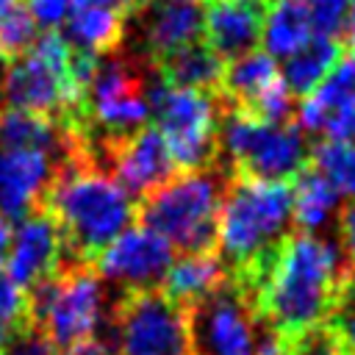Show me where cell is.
Here are the masks:
<instances>
[{
  "instance_id": "6da1fadb",
  "label": "cell",
  "mask_w": 355,
  "mask_h": 355,
  "mask_svg": "<svg viewBox=\"0 0 355 355\" xmlns=\"http://www.w3.org/2000/svg\"><path fill=\"white\" fill-rule=\"evenodd\" d=\"M347 275L349 263L336 241L316 233L286 236L252 297V311L286 338H294L327 319Z\"/></svg>"
},
{
  "instance_id": "7a4b0ae2",
  "label": "cell",
  "mask_w": 355,
  "mask_h": 355,
  "mask_svg": "<svg viewBox=\"0 0 355 355\" xmlns=\"http://www.w3.org/2000/svg\"><path fill=\"white\" fill-rule=\"evenodd\" d=\"M42 211L61 233L64 266L94 263V258L136 219V202L103 166H97L89 147L55 166Z\"/></svg>"
},
{
  "instance_id": "3957f363",
  "label": "cell",
  "mask_w": 355,
  "mask_h": 355,
  "mask_svg": "<svg viewBox=\"0 0 355 355\" xmlns=\"http://www.w3.org/2000/svg\"><path fill=\"white\" fill-rule=\"evenodd\" d=\"M291 183L230 178L216 227V255L227 275L275 252L291 227Z\"/></svg>"
},
{
  "instance_id": "277c9868",
  "label": "cell",
  "mask_w": 355,
  "mask_h": 355,
  "mask_svg": "<svg viewBox=\"0 0 355 355\" xmlns=\"http://www.w3.org/2000/svg\"><path fill=\"white\" fill-rule=\"evenodd\" d=\"M227 180L230 175L219 164L180 172L136 202V219L164 236L178 252H214Z\"/></svg>"
},
{
  "instance_id": "5b68a950",
  "label": "cell",
  "mask_w": 355,
  "mask_h": 355,
  "mask_svg": "<svg viewBox=\"0 0 355 355\" xmlns=\"http://www.w3.org/2000/svg\"><path fill=\"white\" fill-rule=\"evenodd\" d=\"M144 100L155 128L166 139L178 172H200L219 164V122L225 105L216 92L178 89L166 83L158 64L150 58Z\"/></svg>"
},
{
  "instance_id": "8992f818",
  "label": "cell",
  "mask_w": 355,
  "mask_h": 355,
  "mask_svg": "<svg viewBox=\"0 0 355 355\" xmlns=\"http://www.w3.org/2000/svg\"><path fill=\"white\" fill-rule=\"evenodd\" d=\"M308 144L291 122H263L225 108L219 122V166L230 178L288 180L308 166Z\"/></svg>"
},
{
  "instance_id": "52a82bcc",
  "label": "cell",
  "mask_w": 355,
  "mask_h": 355,
  "mask_svg": "<svg viewBox=\"0 0 355 355\" xmlns=\"http://www.w3.org/2000/svg\"><path fill=\"white\" fill-rule=\"evenodd\" d=\"M111 355H194L189 308L161 288L122 291L108 316Z\"/></svg>"
},
{
  "instance_id": "ba28073f",
  "label": "cell",
  "mask_w": 355,
  "mask_h": 355,
  "mask_svg": "<svg viewBox=\"0 0 355 355\" xmlns=\"http://www.w3.org/2000/svg\"><path fill=\"white\" fill-rule=\"evenodd\" d=\"M28 322L58 349L92 338L100 324L103 283L92 263H72L25 288Z\"/></svg>"
},
{
  "instance_id": "9c48e42d",
  "label": "cell",
  "mask_w": 355,
  "mask_h": 355,
  "mask_svg": "<svg viewBox=\"0 0 355 355\" xmlns=\"http://www.w3.org/2000/svg\"><path fill=\"white\" fill-rule=\"evenodd\" d=\"M89 150L97 166H103L133 202L180 175L169 155L166 139L155 125H144L119 139H89Z\"/></svg>"
},
{
  "instance_id": "30bf717a",
  "label": "cell",
  "mask_w": 355,
  "mask_h": 355,
  "mask_svg": "<svg viewBox=\"0 0 355 355\" xmlns=\"http://www.w3.org/2000/svg\"><path fill=\"white\" fill-rule=\"evenodd\" d=\"M189 324L194 355H250L255 311L230 275L216 291L189 305Z\"/></svg>"
},
{
  "instance_id": "8fae6325",
  "label": "cell",
  "mask_w": 355,
  "mask_h": 355,
  "mask_svg": "<svg viewBox=\"0 0 355 355\" xmlns=\"http://www.w3.org/2000/svg\"><path fill=\"white\" fill-rule=\"evenodd\" d=\"M175 261V247L150 227H128L119 233L97 258L94 272L105 280L130 288H158L169 263Z\"/></svg>"
},
{
  "instance_id": "7c38bea8",
  "label": "cell",
  "mask_w": 355,
  "mask_h": 355,
  "mask_svg": "<svg viewBox=\"0 0 355 355\" xmlns=\"http://www.w3.org/2000/svg\"><path fill=\"white\" fill-rule=\"evenodd\" d=\"M3 269L8 280L22 291L64 269L61 233L42 208L17 222V230H11V244Z\"/></svg>"
},
{
  "instance_id": "4fadbf2b",
  "label": "cell",
  "mask_w": 355,
  "mask_h": 355,
  "mask_svg": "<svg viewBox=\"0 0 355 355\" xmlns=\"http://www.w3.org/2000/svg\"><path fill=\"white\" fill-rule=\"evenodd\" d=\"M55 175L53 158L39 150H0V216L11 225L42 208Z\"/></svg>"
},
{
  "instance_id": "5bb4252c",
  "label": "cell",
  "mask_w": 355,
  "mask_h": 355,
  "mask_svg": "<svg viewBox=\"0 0 355 355\" xmlns=\"http://www.w3.org/2000/svg\"><path fill=\"white\" fill-rule=\"evenodd\" d=\"M202 39L219 58H236L261 42L266 0H202Z\"/></svg>"
},
{
  "instance_id": "9a60e30c",
  "label": "cell",
  "mask_w": 355,
  "mask_h": 355,
  "mask_svg": "<svg viewBox=\"0 0 355 355\" xmlns=\"http://www.w3.org/2000/svg\"><path fill=\"white\" fill-rule=\"evenodd\" d=\"M133 14L150 58L202 39V0H144Z\"/></svg>"
},
{
  "instance_id": "2e32d148",
  "label": "cell",
  "mask_w": 355,
  "mask_h": 355,
  "mask_svg": "<svg viewBox=\"0 0 355 355\" xmlns=\"http://www.w3.org/2000/svg\"><path fill=\"white\" fill-rule=\"evenodd\" d=\"M280 78V69L275 64V58L263 50H250L244 55L230 58V64H225L222 78H219V100L225 108H236V111H250L252 103Z\"/></svg>"
},
{
  "instance_id": "e0dca14e",
  "label": "cell",
  "mask_w": 355,
  "mask_h": 355,
  "mask_svg": "<svg viewBox=\"0 0 355 355\" xmlns=\"http://www.w3.org/2000/svg\"><path fill=\"white\" fill-rule=\"evenodd\" d=\"M225 280H227V269L222 258L216 255V250L214 252H180L169 263L158 288L175 302L189 308L200 302L202 297H208L211 291H216Z\"/></svg>"
},
{
  "instance_id": "ac0fdd59",
  "label": "cell",
  "mask_w": 355,
  "mask_h": 355,
  "mask_svg": "<svg viewBox=\"0 0 355 355\" xmlns=\"http://www.w3.org/2000/svg\"><path fill=\"white\" fill-rule=\"evenodd\" d=\"M72 50L92 53V55H105L122 47L125 39V17L100 6L80 3L72 8L67 22L58 31Z\"/></svg>"
},
{
  "instance_id": "d6986e66",
  "label": "cell",
  "mask_w": 355,
  "mask_h": 355,
  "mask_svg": "<svg viewBox=\"0 0 355 355\" xmlns=\"http://www.w3.org/2000/svg\"><path fill=\"white\" fill-rule=\"evenodd\" d=\"M166 78V83L178 89H202V92H216L219 78L225 69V58H219L205 39H197L191 44H183L161 58H153Z\"/></svg>"
},
{
  "instance_id": "ffe728a7",
  "label": "cell",
  "mask_w": 355,
  "mask_h": 355,
  "mask_svg": "<svg viewBox=\"0 0 355 355\" xmlns=\"http://www.w3.org/2000/svg\"><path fill=\"white\" fill-rule=\"evenodd\" d=\"M341 42L336 36H322V33H313L300 50H294L291 55L283 58V69H280V78L286 83V89L291 94H311L322 80L324 75L336 67V61L341 58Z\"/></svg>"
},
{
  "instance_id": "44dd1931",
  "label": "cell",
  "mask_w": 355,
  "mask_h": 355,
  "mask_svg": "<svg viewBox=\"0 0 355 355\" xmlns=\"http://www.w3.org/2000/svg\"><path fill=\"white\" fill-rule=\"evenodd\" d=\"M313 36L311 14L305 0H269L261 28L263 53L272 58H286L300 50Z\"/></svg>"
},
{
  "instance_id": "7402d4cb",
  "label": "cell",
  "mask_w": 355,
  "mask_h": 355,
  "mask_svg": "<svg viewBox=\"0 0 355 355\" xmlns=\"http://www.w3.org/2000/svg\"><path fill=\"white\" fill-rule=\"evenodd\" d=\"M338 208V191L313 169L305 166L291 183V219L297 233H319Z\"/></svg>"
},
{
  "instance_id": "603a6c76",
  "label": "cell",
  "mask_w": 355,
  "mask_h": 355,
  "mask_svg": "<svg viewBox=\"0 0 355 355\" xmlns=\"http://www.w3.org/2000/svg\"><path fill=\"white\" fill-rule=\"evenodd\" d=\"M311 166L338 191L355 200V141L324 139L311 150Z\"/></svg>"
},
{
  "instance_id": "cb8c5ba5",
  "label": "cell",
  "mask_w": 355,
  "mask_h": 355,
  "mask_svg": "<svg viewBox=\"0 0 355 355\" xmlns=\"http://www.w3.org/2000/svg\"><path fill=\"white\" fill-rule=\"evenodd\" d=\"M39 36L25 0H0V53L11 61L22 55Z\"/></svg>"
},
{
  "instance_id": "d4e9b609",
  "label": "cell",
  "mask_w": 355,
  "mask_h": 355,
  "mask_svg": "<svg viewBox=\"0 0 355 355\" xmlns=\"http://www.w3.org/2000/svg\"><path fill=\"white\" fill-rule=\"evenodd\" d=\"M322 324L330 330L341 352L355 355V275H347Z\"/></svg>"
},
{
  "instance_id": "484cf974",
  "label": "cell",
  "mask_w": 355,
  "mask_h": 355,
  "mask_svg": "<svg viewBox=\"0 0 355 355\" xmlns=\"http://www.w3.org/2000/svg\"><path fill=\"white\" fill-rule=\"evenodd\" d=\"M308 3V14H311V25L313 33L322 36H336L344 31L347 25V14H349V0H305Z\"/></svg>"
},
{
  "instance_id": "4316f807",
  "label": "cell",
  "mask_w": 355,
  "mask_h": 355,
  "mask_svg": "<svg viewBox=\"0 0 355 355\" xmlns=\"http://www.w3.org/2000/svg\"><path fill=\"white\" fill-rule=\"evenodd\" d=\"M322 133H327V139H336V141H355V92L341 97L324 114Z\"/></svg>"
},
{
  "instance_id": "83f0119b",
  "label": "cell",
  "mask_w": 355,
  "mask_h": 355,
  "mask_svg": "<svg viewBox=\"0 0 355 355\" xmlns=\"http://www.w3.org/2000/svg\"><path fill=\"white\" fill-rule=\"evenodd\" d=\"M0 355H55V347L47 341V336L39 327L25 324L8 336Z\"/></svg>"
},
{
  "instance_id": "f1b7e54d",
  "label": "cell",
  "mask_w": 355,
  "mask_h": 355,
  "mask_svg": "<svg viewBox=\"0 0 355 355\" xmlns=\"http://www.w3.org/2000/svg\"><path fill=\"white\" fill-rule=\"evenodd\" d=\"M288 355H341L336 338L324 324L311 327L288 341Z\"/></svg>"
},
{
  "instance_id": "f546056e",
  "label": "cell",
  "mask_w": 355,
  "mask_h": 355,
  "mask_svg": "<svg viewBox=\"0 0 355 355\" xmlns=\"http://www.w3.org/2000/svg\"><path fill=\"white\" fill-rule=\"evenodd\" d=\"M31 17L44 31H58L75 8V0H25Z\"/></svg>"
},
{
  "instance_id": "4dcf8cb0",
  "label": "cell",
  "mask_w": 355,
  "mask_h": 355,
  "mask_svg": "<svg viewBox=\"0 0 355 355\" xmlns=\"http://www.w3.org/2000/svg\"><path fill=\"white\" fill-rule=\"evenodd\" d=\"M338 239L341 252L349 266H355V200H349L338 214Z\"/></svg>"
},
{
  "instance_id": "1f68e13d",
  "label": "cell",
  "mask_w": 355,
  "mask_h": 355,
  "mask_svg": "<svg viewBox=\"0 0 355 355\" xmlns=\"http://www.w3.org/2000/svg\"><path fill=\"white\" fill-rule=\"evenodd\" d=\"M55 355H111V352L105 349V344H100V341L92 336V338H83V341H78V344H72V347L58 349Z\"/></svg>"
},
{
  "instance_id": "d6a6232c",
  "label": "cell",
  "mask_w": 355,
  "mask_h": 355,
  "mask_svg": "<svg viewBox=\"0 0 355 355\" xmlns=\"http://www.w3.org/2000/svg\"><path fill=\"white\" fill-rule=\"evenodd\" d=\"M80 3H89V6H100V8H108V11H116L122 17L133 14L139 8V0H75V6Z\"/></svg>"
},
{
  "instance_id": "836d02e7",
  "label": "cell",
  "mask_w": 355,
  "mask_h": 355,
  "mask_svg": "<svg viewBox=\"0 0 355 355\" xmlns=\"http://www.w3.org/2000/svg\"><path fill=\"white\" fill-rule=\"evenodd\" d=\"M11 333H14V330H11V327H8V324L0 319V349L6 347V341H8V336H11Z\"/></svg>"
},
{
  "instance_id": "e575fe53",
  "label": "cell",
  "mask_w": 355,
  "mask_h": 355,
  "mask_svg": "<svg viewBox=\"0 0 355 355\" xmlns=\"http://www.w3.org/2000/svg\"><path fill=\"white\" fill-rule=\"evenodd\" d=\"M141 3H144V0H139V6H141Z\"/></svg>"
},
{
  "instance_id": "d590c367",
  "label": "cell",
  "mask_w": 355,
  "mask_h": 355,
  "mask_svg": "<svg viewBox=\"0 0 355 355\" xmlns=\"http://www.w3.org/2000/svg\"><path fill=\"white\" fill-rule=\"evenodd\" d=\"M266 3H269V0H266Z\"/></svg>"
}]
</instances>
